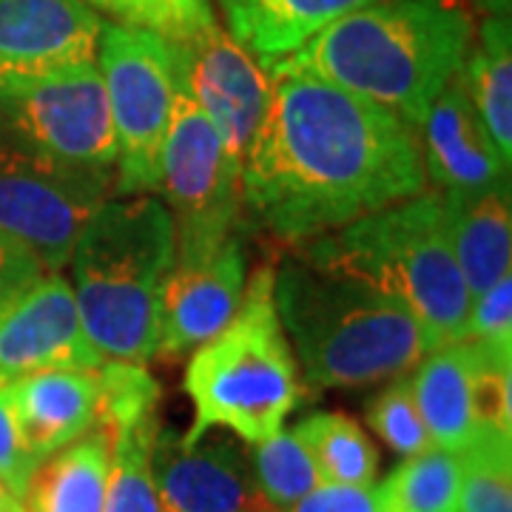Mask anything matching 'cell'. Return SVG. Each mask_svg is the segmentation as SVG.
<instances>
[{
  "mask_svg": "<svg viewBox=\"0 0 512 512\" xmlns=\"http://www.w3.org/2000/svg\"><path fill=\"white\" fill-rule=\"evenodd\" d=\"M271 94L242 154V214L302 245L427 191L419 131L322 77L265 66Z\"/></svg>",
  "mask_w": 512,
  "mask_h": 512,
  "instance_id": "6da1fadb",
  "label": "cell"
},
{
  "mask_svg": "<svg viewBox=\"0 0 512 512\" xmlns=\"http://www.w3.org/2000/svg\"><path fill=\"white\" fill-rule=\"evenodd\" d=\"M43 274L49 271L43 268L35 251L0 228V311L20 293L29 291Z\"/></svg>",
  "mask_w": 512,
  "mask_h": 512,
  "instance_id": "d6a6232c",
  "label": "cell"
},
{
  "mask_svg": "<svg viewBox=\"0 0 512 512\" xmlns=\"http://www.w3.org/2000/svg\"><path fill=\"white\" fill-rule=\"evenodd\" d=\"M94 63L103 77L117 146L114 197L154 194L177 97L171 46L154 32L103 20Z\"/></svg>",
  "mask_w": 512,
  "mask_h": 512,
  "instance_id": "52a82bcc",
  "label": "cell"
},
{
  "mask_svg": "<svg viewBox=\"0 0 512 512\" xmlns=\"http://www.w3.org/2000/svg\"><path fill=\"white\" fill-rule=\"evenodd\" d=\"M274 305L316 390L396 379L433 350L419 322L393 296L302 254L274 268Z\"/></svg>",
  "mask_w": 512,
  "mask_h": 512,
  "instance_id": "3957f363",
  "label": "cell"
},
{
  "mask_svg": "<svg viewBox=\"0 0 512 512\" xmlns=\"http://www.w3.org/2000/svg\"><path fill=\"white\" fill-rule=\"evenodd\" d=\"M248 461H251L256 493L271 512L288 510L322 484L311 453L305 450V444L293 430L291 433L279 430L271 439L254 444Z\"/></svg>",
  "mask_w": 512,
  "mask_h": 512,
  "instance_id": "4316f807",
  "label": "cell"
},
{
  "mask_svg": "<svg viewBox=\"0 0 512 512\" xmlns=\"http://www.w3.org/2000/svg\"><path fill=\"white\" fill-rule=\"evenodd\" d=\"M157 433V413L111 430V470L103 512H163L151 470Z\"/></svg>",
  "mask_w": 512,
  "mask_h": 512,
  "instance_id": "d4e9b609",
  "label": "cell"
},
{
  "mask_svg": "<svg viewBox=\"0 0 512 512\" xmlns=\"http://www.w3.org/2000/svg\"><path fill=\"white\" fill-rule=\"evenodd\" d=\"M94 12H106L114 23L146 29L165 40H183L217 23L211 0H83Z\"/></svg>",
  "mask_w": 512,
  "mask_h": 512,
  "instance_id": "83f0119b",
  "label": "cell"
},
{
  "mask_svg": "<svg viewBox=\"0 0 512 512\" xmlns=\"http://www.w3.org/2000/svg\"><path fill=\"white\" fill-rule=\"evenodd\" d=\"M478 12H484L487 18H501L510 15V0H473Z\"/></svg>",
  "mask_w": 512,
  "mask_h": 512,
  "instance_id": "e575fe53",
  "label": "cell"
},
{
  "mask_svg": "<svg viewBox=\"0 0 512 512\" xmlns=\"http://www.w3.org/2000/svg\"><path fill=\"white\" fill-rule=\"evenodd\" d=\"M72 293L103 359H157L160 293L174 265V225L160 197H106L72 245Z\"/></svg>",
  "mask_w": 512,
  "mask_h": 512,
  "instance_id": "277c9868",
  "label": "cell"
},
{
  "mask_svg": "<svg viewBox=\"0 0 512 512\" xmlns=\"http://www.w3.org/2000/svg\"><path fill=\"white\" fill-rule=\"evenodd\" d=\"M439 200L458 271L476 299L512 271L510 180L487 188L441 191Z\"/></svg>",
  "mask_w": 512,
  "mask_h": 512,
  "instance_id": "e0dca14e",
  "label": "cell"
},
{
  "mask_svg": "<svg viewBox=\"0 0 512 512\" xmlns=\"http://www.w3.org/2000/svg\"><path fill=\"white\" fill-rule=\"evenodd\" d=\"M279 512H376V490L348 484H319L293 507Z\"/></svg>",
  "mask_w": 512,
  "mask_h": 512,
  "instance_id": "836d02e7",
  "label": "cell"
},
{
  "mask_svg": "<svg viewBox=\"0 0 512 512\" xmlns=\"http://www.w3.org/2000/svg\"><path fill=\"white\" fill-rule=\"evenodd\" d=\"M376 0H217L228 35L265 66L293 55L319 29Z\"/></svg>",
  "mask_w": 512,
  "mask_h": 512,
  "instance_id": "d6986e66",
  "label": "cell"
},
{
  "mask_svg": "<svg viewBox=\"0 0 512 512\" xmlns=\"http://www.w3.org/2000/svg\"><path fill=\"white\" fill-rule=\"evenodd\" d=\"M29 453L43 464L100 421L97 370H40L9 384Z\"/></svg>",
  "mask_w": 512,
  "mask_h": 512,
  "instance_id": "ac0fdd59",
  "label": "cell"
},
{
  "mask_svg": "<svg viewBox=\"0 0 512 512\" xmlns=\"http://www.w3.org/2000/svg\"><path fill=\"white\" fill-rule=\"evenodd\" d=\"M100 26L83 0H0V83L94 63Z\"/></svg>",
  "mask_w": 512,
  "mask_h": 512,
  "instance_id": "9a60e30c",
  "label": "cell"
},
{
  "mask_svg": "<svg viewBox=\"0 0 512 512\" xmlns=\"http://www.w3.org/2000/svg\"><path fill=\"white\" fill-rule=\"evenodd\" d=\"M464 339L512 348V276L498 279L493 288L473 299Z\"/></svg>",
  "mask_w": 512,
  "mask_h": 512,
  "instance_id": "1f68e13d",
  "label": "cell"
},
{
  "mask_svg": "<svg viewBox=\"0 0 512 512\" xmlns=\"http://www.w3.org/2000/svg\"><path fill=\"white\" fill-rule=\"evenodd\" d=\"M458 512H512V436L478 427L458 450Z\"/></svg>",
  "mask_w": 512,
  "mask_h": 512,
  "instance_id": "484cf974",
  "label": "cell"
},
{
  "mask_svg": "<svg viewBox=\"0 0 512 512\" xmlns=\"http://www.w3.org/2000/svg\"><path fill=\"white\" fill-rule=\"evenodd\" d=\"M12 501H15V495L9 493V490H6V487L0 484V510H3L6 504H12Z\"/></svg>",
  "mask_w": 512,
  "mask_h": 512,
  "instance_id": "d590c367",
  "label": "cell"
},
{
  "mask_svg": "<svg viewBox=\"0 0 512 512\" xmlns=\"http://www.w3.org/2000/svg\"><path fill=\"white\" fill-rule=\"evenodd\" d=\"M0 512H26V504H23L20 498H15L12 504H6V507H3V510H0Z\"/></svg>",
  "mask_w": 512,
  "mask_h": 512,
  "instance_id": "8d00e7d4",
  "label": "cell"
},
{
  "mask_svg": "<svg viewBox=\"0 0 512 512\" xmlns=\"http://www.w3.org/2000/svg\"><path fill=\"white\" fill-rule=\"evenodd\" d=\"M37 470L40 461L26 447L18 413L12 404V390L9 384H3L0 387V484L23 501Z\"/></svg>",
  "mask_w": 512,
  "mask_h": 512,
  "instance_id": "4dcf8cb0",
  "label": "cell"
},
{
  "mask_svg": "<svg viewBox=\"0 0 512 512\" xmlns=\"http://www.w3.org/2000/svg\"><path fill=\"white\" fill-rule=\"evenodd\" d=\"M151 470L163 512H271L256 493L248 453L231 439L205 433L185 441L160 427Z\"/></svg>",
  "mask_w": 512,
  "mask_h": 512,
  "instance_id": "5bb4252c",
  "label": "cell"
},
{
  "mask_svg": "<svg viewBox=\"0 0 512 512\" xmlns=\"http://www.w3.org/2000/svg\"><path fill=\"white\" fill-rule=\"evenodd\" d=\"M177 89L220 131L225 148L242 163L248 140L265 111L271 77L220 20L183 40H168Z\"/></svg>",
  "mask_w": 512,
  "mask_h": 512,
  "instance_id": "8fae6325",
  "label": "cell"
},
{
  "mask_svg": "<svg viewBox=\"0 0 512 512\" xmlns=\"http://www.w3.org/2000/svg\"><path fill=\"white\" fill-rule=\"evenodd\" d=\"M476 40L461 0H376L271 66L322 77L396 114L419 131L441 89L461 72Z\"/></svg>",
  "mask_w": 512,
  "mask_h": 512,
  "instance_id": "7a4b0ae2",
  "label": "cell"
},
{
  "mask_svg": "<svg viewBox=\"0 0 512 512\" xmlns=\"http://www.w3.org/2000/svg\"><path fill=\"white\" fill-rule=\"evenodd\" d=\"M293 433L311 453L322 484L373 487L379 473V450L365 430L345 413H313Z\"/></svg>",
  "mask_w": 512,
  "mask_h": 512,
  "instance_id": "603a6c76",
  "label": "cell"
},
{
  "mask_svg": "<svg viewBox=\"0 0 512 512\" xmlns=\"http://www.w3.org/2000/svg\"><path fill=\"white\" fill-rule=\"evenodd\" d=\"M111 470V433L92 427L49 456L23 498L26 512H103Z\"/></svg>",
  "mask_w": 512,
  "mask_h": 512,
  "instance_id": "44dd1931",
  "label": "cell"
},
{
  "mask_svg": "<svg viewBox=\"0 0 512 512\" xmlns=\"http://www.w3.org/2000/svg\"><path fill=\"white\" fill-rule=\"evenodd\" d=\"M458 456L430 447L404 458L376 490V512H458Z\"/></svg>",
  "mask_w": 512,
  "mask_h": 512,
  "instance_id": "cb8c5ba5",
  "label": "cell"
},
{
  "mask_svg": "<svg viewBox=\"0 0 512 512\" xmlns=\"http://www.w3.org/2000/svg\"><path fill=\"white\" fill-rule=\"evenodd\" d=\"M100 379V421L97 427L117 430L128 421L143 419L157 413L160 404V384L137 362L106 359L97 367Z\"/></svg>",
  "mask_w": 512,
  "mask_h": 512,
  "instance_id": "f1b7e54d",
  "label": "cell"
},
{
  "mask_svg": "<svg viewBox=\"0 0 512 512\" xmlns=\"http://www.w3.org/2000/svg\"><path fill=\"white\" fill-rule=\"evenodd\" d=\"M410 387L433 444L450 453L464 450L478 430L467 342L461 339L421 356L416 373L410 376Z\"/></svg>",
  "mask_w": 512,
  "mask_h": 512,
  "instance_id": "ffe728a7",
  "label": "cell"
},
{
  "mask_svg": "<svg viewBox=\"0 0 512 512\" xmlns=\"http://www.w3.org/2000/svg\"><path fill=\"white\" fill-rule=\"evenodd\" d=\"M458 80L493 137L504 163L512 160V23L510 15L484 18Z\"/></svg>",
  "mask_w": 512,
  "mask_h": 512,
  "instance_id": "7402d4cb",
  "label": "cell"
},
{
  "mask_svg": "<svg viewBox=\"0 0 512 512\" xmlns=\"http://www.w3.org/2000/svg\"><path fill=\"white\" fill-rule=\"evenodd\" d=\"M185 393L194 421L185 441L211 430H231L248 444L271 439L302 402L299 367L274 305V268L245 282L234 319L191 350Z\"/></svg>",
  "mask_w": 512,
  "mask_h": 512,
  "instance_id": "8992f818",
  "label": "cell"
},
{
  "mask_svg": "<svg viewBox=\"0 0 512 512\" xmlns=\"http://www.w3.org/2000/svg\"><path fill=\"white\" fill-rule=\"evenodd\" d=\"M419 151L424 177L441 191L487 188L510 180V163L498 154L458 74L424 114Z\"/></svg>",
  "mask_w": 512,
  "mask_h": 512,
  "instance_id": "2e32d148",
  "label": "cell"
},
{
  "mask_svg": "<svg viewBox=\"0 0 512 512\" xmlns=\"http://www.w3.org/2000/svg\"><path fill=\"white\" fill-rule=\"evenodd\" d=\"M103 362L60 274H43L0 311V387L40 370H97Z\"/></svg>",
  "mask_w": 512,
  "mask_h": 512,
  "instance_id": "7c38bea8",
  "label": "cell"
},
{
  "mask_svg": "<svg viewBox=\"0 0 512 512\" xmlns=\"http://www.w3.org/2000/svg\"><path fill=\"white\" fill-rule=\"evenodd\" d=\"M0 128L52 163L114 177L117 146L97 63L0 83Z\"/></svg>",
  "mask_w": 512,
  "mask_h": 512,
  "instance_id": "9c48e42d",
  "label": "cell"
},
{
  "mask_svg": "<svg viewBox=\"0 0 512 512\" xmlns=\"http://www.w3.org/2000/svg\"><path fill=\"white\" fill-rule=\"evenodd\" d=\"M299 254L342 268L393 296L410 311L430 342H461L473 296L447 239L439 194L393 202L325 237L302 242Z\"/></svg>",
  "mask_w": 512,
  "mask_h": 512,
  "instance_id": "5b68a950",
  "label": "cell"
},
{
  "mask_svg": "<svg viewBox=\"0 0 512 512\" xmlns=\"http://www.w3.org/2000/svg\"><path fill=\"white\" fill-rule=\"evenodd\" d=\"M154 194L171 214L174 259L211 254L245 225L242 163L180 89L171 106Z\"/></svg>",
  "mask_w": 512,
  "mask_h": 512,
  "instance_id": "ba28073f",
  "label": "cell"
},
{
  "mask_svg": "<svg viewBox=\"0 0 512 512\" xmlns=\"http://www.w3.org/2000/svg\"><path fill=\"white\" fill-rule=\"evenodd\" d=\"M367 424L399 456H419L433 447L407 376H396L367 407Z\"/></svg>",
  "mask_w": 512,
  "mask_h": 512,
  "instance_id": "f546056e",
  "label": "cell"
},
{
  "mask_svg": "<svg viewBox=\"0 0 512 512\" xmlns=\"http://www.w3.org/2000/svg\"><path fill=\"white\" fill-rule=\"evenodd\" d=\"M248 282V254L234 234L211 254L174 259L157 311V356H183L217 336L237 313Z\"/></svg>",
  "mask_w": 512,
  "mask_h": 512,
  "instance_id": "4fadbf2b",
  "label": "cell"
},
{
  "mask_svg": "<svg viewBox=\"0 0 512 512\" xmlns=\"http://www.w3.org/2000/svg\"><path fill=\"white\" fill-rule=\"evenodd\" d=\"M106 197L114 177L52 163L0 128V228L26 242L49 274L66 268L80 225Z\"/></svg>",
  "mask_w": 512,
  "mask_h": 512,
  "instance_id": "30bf717a",
  "label": "cell"
}]
</instances>
